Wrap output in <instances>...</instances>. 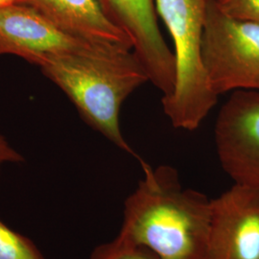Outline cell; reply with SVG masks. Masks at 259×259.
<instances>
[{"label":"cell","instance_id":"obj_1","mask_svg":"<svg viewBox=\"0 0 259 259\" xmlns=\"http://www.w3.org/2000/svg\"><path fill=\"white\" fill-rule=\"evenodd\" d=\"M124 204L118 235L145 247L159 259H206L212 199L184 187L175 168H153Z\"/></svg>","mask_w":259,"mask_h":259},{"label":"cell","instance_id":"obj_2","mask_svg":"<svg viewBox=\"0 0 259 259\" xmlns=\"http://www.w3.org/2000/svg\"><path fill=\"white\" fill-rule=\"evenodd\" d=\"M35 65L67 95L93 129L142 160L124 138L119 123L126 99L150 82L134 50L99 45L81 52L44 57Z\"/></svg>","mask_w":259,"mask_h":259},{"label":"cell","instance_id":"obj_3","mask_svg":"<svg viewBox=\"0 0 259 259\" xmlns=\"http://www.w3.org/2000/svg\"><path fill=\"white\" fill-rule=\"evenodd\" d=\"M209 0H155L157 13L172 38L175 85L161 99L163 112L176 129H198L218 102L203 61V38Z\"/></svg>","mask_w":259,"mask_h":259},{"label":"cell","instance_id":"obj_4","mask_svg":"<svg viewBox=\"0 0 259 259\" xmlns=\"http://www.w3.org/2000/svg\"><path fill=\"white\" fill-rule=\"evenodd\" d=\"M202 52L210 87L218 96L259 92V25L228 17L209 0Z\"/></svg>","mask_w":259,"mask_h":259},{"label":"cell","instance_id":"obj_5","mask_svg":"<svg viewBox=\"0 0 259 259\" xmlns=\"http://www.w3.org/2000/svg\"><path fill=\"white\" fill-rule=\"evenodd\" d=\"M214 141L234 184L259 187V92L232 93L218 113Z\"/></svg>","mask_w":259,"mask_h":259},{"label":"cell","instance_id":"obj_6","mask_svg":"<svg viewBox=\"0 0 259 259\" xmlns=\"http://www.w3.org/2000/svg\"><path fill=\"white\" fill-rule=\"evenodd\" d=\"M206 259H259V187L233 184L212 199Z\"/></svg>","mask_w":259,"mask_h":259},{"label":"cell","instance_id":"obj_7","mask_svg":"<svg viewBox=\"0 0 259 259\" xmlns=\"http://www.w3.org/2000/svg\"><path fill=\"white\" fill-rule=\"evenodd\" d=\"M96 46L99 44L69 35L26 4L0 8V56H19L35 65L44 57L81 52Z\"/></svg>","mask_w":259,"mask_h":259},{"label":"cell","instance_id":"obj_8","mask_svg":"<svg viewBox=\"0 0 259 259\" xmlns=\"http://www.w3.org/2000/svg\"><path fill=\"white\" fill-rule=\"evenodd\" d=\"M106 1L111 19L132 38L133 50L145 67L150 82L162 97L169 95L176 80L175 57L159 30L155 0Z\"/></svg>","mask_w":259,"mask_h":259},{"label":"cell","instance_id":"obj_9","mask_svg":"<svg viewBox=\"0 0 259 259\" xmlns=\"http://www.w3.org/2000/svg\"><path fill=\"white\" fill-rule=\"evenodd\" d=\"M69 35L93 44L132 49L129 35L98 0H23Z\"/></svg>","mask_w":259,"mask_h":259},{"label":"cell","instance_id":"obj_10","mask_svg":"<svg viewBox=\"0 0 259 259\" xmlns=\"http://www.w3.org/2000/svg\"><path fill=\"white\" fill-rule=\"evenodd\" d=\"M0 259H46L28 237L0 220Z\"/></svg>","mask_w":259,"mask_h":259},{"label":"cell","instance_id":"obj_11","mask_svg":"<svg viewBox=\"0 0 259 259\" xmlns=\"http://www.w3.org/2000/svg\"><path fill=\"white\" fill-rule=\"evenodd\" d=\"M88 259H159L151 250L117 235L93 250Z\"/></svg>","mask_w":259,"mask_h":259},{"label":"cell","instance_id":"obj_12","mask_svg":"<svg viewBox=\"0 0 259 259\" xmlns=\"http://www.w3.org/2000/svg\"><path fill=\"white\" fill-rule=\"evenodd\" d=\"M215 4L228 17L259 25V0H215Z\"/></svg>","mask_w":259,"mask_h":259},{"label":"cell","instance_id":"obj_13","mask_svg":"<svg viewBox=\"0 0 259 259\" xmlns=\"http://www.w3.org/2000/svg\"><path fill=\"white\" fill-rule=\"evenodd\" d=\"M23 157L16 149L10 145L9 142L0 135V174L4 165L8 163L21 162Z\"/></svg>","mask_w":259,"mask_h":259},{"label":"cell","instance_id":"obj_14","mask_svg":"<svg viewBox=\"0 0 259 259\" xmlns=\"http://www.w3.org/2000/svg\"><path fill=\"white\" fill-rule=\"evenodd\" d=\"M23 0H0V8L7 7L13 4H18V3H22Z\"/></svg>","mask_w":259,"mask_h":259}]
</instances>
